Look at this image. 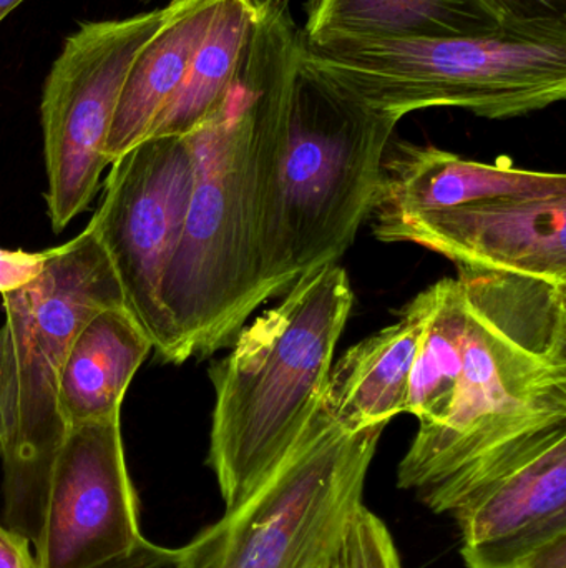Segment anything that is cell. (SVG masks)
<instances>
[{
    "instance_id": "obj_1",
    "label": "cell",
    "mask_w": 566,
    "mask_h": 568,
    "mask_svg": "<svg viewBox=\"0 0 566 568\" xmlns=\"http://www.w3.org/2000/svg\"><path fill=\"white\" fill-rule=\"evenodd\" d=\"M301 29L286 0H259L251 36L222 106L185 135L195 175L182 239L163 276L169 364L229 347L266 303L259 202L288 135Z\"/></svg>"
},
{
    "instance_id": "obj_2",
    "label": "cell",
    "mask_w": 566,
    "mask_h": 568,
    "mask_svg": "<svg viewBox=\"0 0 566 568\" xmlns=\"http://www.w3.org/2000/svg\"><path fill=\"white\" fill-rule=\"evenodd\" d=\"M467 337L454 400L438 426L419 427L398 486H435L478 457L566 423V284L457 266Z\"/></svg>"
},
{
    "instance_id": "obj_3",
    "label": "cell",
    "mask_w": 566,
    "mask_h": 568,
    "mask_svg": "<svg viewBox=\"0 0 566 568\" xmlns=\"http://www.w3.org/2000/svg\"><path fill=\"white\" fill-rule=\"evenodd\" d=\"M282 296L209 367L215 409L208 464L226 510L241 506L276 473L321 409L354 306L339 262L306 273Z\"/></svg>"
},
{
    "instance_id": "obj_4",
    "label": "cell",
    "mask_w": 566,
    "mask_h": 568,
    "mask_svg": "<svg viewBox=\"0 0 566 568\" xmlns=\"http://www.w3.org/2000/svg\"><path fill=\"white\" fill-rule=\"evenodd\" d=\"M399 122L342 95L299 60L285 149L259 216L266 301L351 248L378 205Z\"/></svg>"
},
{
    "instance_id": "obj_5",
    "label": "cell",
    "mask_w": 566,
    "mask_h": 568,
    "mask_svg": "<svg viewBox=\"0 0 566 568\" xmlns=\"http://www.w3.org/2000/svg\"><path fill=\"white\" fill-rule=\"evenodd\" d=\"M2 526L30 540L42 530L50 474L66 436L59 384L76 334L100 311L125 306L112 265L86 225L43 252L35 278L2 294Z\"/></svg>"
},
{
    "instance_id": "obj_6",
    "label": "cell",
    "mask_w": 566,
    "mask_h": 568,
    "mask_svg": "<svg viewBox=\"0 0 566 568\" xmlns=\"http://www.w3.org/2000/svg\"><path fill=\"white\" fill-rule=\"evenodd\" d=\"M299 60L342 95L399 120L442 106L515 119L565 99L566 23L505 22L491 36L459 39L301 37Z\"/></svg>"
},
{
    "instance_id": "obj_7",
    "label": "cell",
    "mask_w": 566,
    "mask_h": 568,
    "mask_svg": "<svg viewBox=\"0 0 566 568\" xmlns=\"http://www.w3.org/2000/svg\"><path fill=\"white\" fill-rule=\"evenodd\" d=\"M384 429H344L322 404L276 473L179 549L183 568H331Z\"/></svg>"
},
{
    "instance_id": "obj_8",
    "label": "cell",
    "mask_w": 566,
    "mask_h": 568,
    "mask_svg": "<svg viewBox=\"0 0 566 568\" xmlns=\"http://www.w3.org/2000/svg\"><path fill=\"white\" fill-rule=\"evenodd\" d=\"M421 497L455 517L469 568H566V423L478 457Z\"/></svg>"
},
{
    "instance_id": "obj_9",
    "label": "cell",
    "mask_w": 566,
    "mask_h": 568,
    "mask_svg": "<svg viewBox=\"0 0 566 568\" xmlns=\"http://www.w3.org/2000/svg\"><path fill=\"white\" fill-rule=\"evenodd\" d=\"M169 7L83 23L63 43L43 87L47 206L56 233L85 212L99 190L110 126L133 60L158 32Z\"/></svg>"
},
{
    "instance_id": "obj_10",
    "label": "cell",
    "mask_w": 566,
    "mask_h": 568,
    "mask_svg": "<svg viewBox=\"0 0 566 568\" xmlns=\"http://www.w3.org/2000/svg\"><path fill=\"white\" fill-rule=\"evenodd\" d=\"M193 175L186 136H150L110 163L102 200L89 223L122 287L126 310L165 363L172 337L159 291L182 239Z\"/></svg>"
},
{
    "instance_id": "obj_11",
    "label": "cell",
    "mask_w": 566,
    "mask_h": 568,
    "mask_svg": "<svg viewBox=\"0 0 566 568\" xmlns=\"http://www.w3.org/2000/svg\"><path fill=\"white\" fill-rule=\"evenodd\" d=\"M138 497L126 469L122 416L69 427L50 474L40 568H95L140 540Z\"/></svg>"
},
{
    "instance_id": "obj_12",
    "label": "cell",
    "mask_w": 566,
    "mask_h": 568,
    "mask_svg": "<svg viewBox=\"0 0 566 568\" xmlns=\"http://www.w3.org/2000/svg\"><path fill=\"white\" fill-rule=\"evenodd\" d=\"M375 239L414 243L455 266L566 284V193L502 196L455 209L372 220Z\"/></svg>"
},
{
    "instance_id": "obj_13",
    "label": "cell",
    "mask_w": 566,
    "mask_h": 568,
    "mask_svg": "<svg viewBox=\"0 0 566 568\" xmlns=\"http://www.w3.org/2000/svg\"><path fill=\"white\" fill-rule=\"evenodd\" d=\"M564 193V173L532 172L508 162H477L438 146L392 139L382 163L381 195L371 219H399L502 196Z\"/></svg>"
},
{
    "instance_id": "obj_14",
    "label": "cell",
    "mask_w": 566,
    "mask_h": 568,
    "mask_svg": "<svg viewBox=\"0 0 566 568\" xmlns=\"http://www.w3.org/2000/svg\"><path fill=\"white\" fill-rule=\"evenodd\" d=\"M429 314L428 290L399 313L398 323L349 347L332 364L325 407L348 430L388 426L405 413L412 367Z\"/></svg>"
},
{
    "instance_id": "obj_15",
    "label": "cell",
    "mask_w": 566,
    "mask_h": 568,
    "mask_svg": "<svg viewBox=\"0 0 566 568\" xmlns=\"http://www.w3.org/2000/svg\"><path fill=\"white\" fill-rule=\"evenodd\" d=\"M222 0H169L158 32L130 67L110 126V163L148 136L153 123L178 92Z\"/></svg>"
},
{
    "instance_id": "obj_16",
    "label": "cell",
    "mask_w": 566,
    "mask_h": 568,
    "mask_svg": "<svg viewBox=\"0 0 566 568\" xmlns=\"http://www.w3.org/2000/svg\"><path fill=\"white\" fill-rule=\"evenodd\" d=\"M491 0H308L301 37L325 40H434L498 32Z\"/></svg>"
},
{
    "instance_id": "obj_17",
    "label": "cell",
    "mask_w": 566,
    "mask_h": 568,
    "mask_svg": "<svg viewBox=\"0 0 566 568\" xmlns=\"http://www.w3.org/2000/svg\"><path fill=\"white\" fill-rule=\"evenodd\" d=\"M153 343L125 306L100 311L70 347L59 384L66 430L122 416L130 383Z\"/></svg>"
},
{
    "instance_id": "obj_18",
    "label": "cell",
    "mask_w": 566,
    "mask_h": 568,
    "mask_svg": "<svg viewBox=\"0 0 566 568\" xmlns=\"http://www.w3.org/2000/svg\"><path fill=\"white\" fill-rule=\"evenodd\" d=\"M429 314L412 367L405 413L419 427L441 424L451 410L467 337V300L459 278H444L425 287Z\"/></svg>"
},
{
    "instance_id": "obj_19",
    "label": "cell",
    "mask_w": 566,
    "mask_h": 568,
    "mask_svg": "<svg viewBox=\"0 0 566 568\" xmlns=\"http://www.w3.org/2000/svg\"><path fill=\"white\" fill-rule=\"evenodd\" d=\"M331 568H402L391 532L364 504L346 524Z\"/></svg>"
},
{
    "instance_id": "obj_20",
    "label": "cell",
    "mask_w": 566,
    "mask_h": 568,
    "mask_svg": "<svg viewBox=\"0 0 566 568\" xmlns=\"http://www.w3.org/2000/svg\"><path fill=\"white\" fill-rule=\"evenodd\" d=\"M505 22L566 23V0H491Z\"/></svg>"
},
{
    "instance_id": "obj_21",
    "label": "cell",
    "mask_w": 566,
    "mask_h": 568,
    "mask_svg": "<svg viewBox=\"0 0 566 568\" xmlns=\"http://www.w3.org/2000/svg\"><path fill=\"white\" fill-rule=\"evenodd\" d=\"M95 568H183L182 550L156 546L143 537L130 552Z\"/></svg>"
},
{
    "instance_id": "obj_22",
    "label": "cell",
    "mask_w": 566,
    "mask_h": 568,
    "mask_svg": "<svg viewBox=\"0 0 566 568\" xmlns=\"http://www.w3.org/2000/svg\"><path fill=\"white\" fill-rule=\"evenodd\" d=\"M42 253L0 250V294L17 290L35 278L42 268Z\"/></svg>"
},
{
    "instance_id": "obj_23",
    "label": "cell",
    "mask_w": 566,
    "mask_h": 568,
    "mask_svg": "<svg viewBox=\"0 0 566 568\" xmlns=\"http://www.w3.org/2000/svg\"><path fill=\"white\" fill-rule=\"evenodd\" d=\"M0 568H40L32 544L0 524Z\"/></svg>"
},
{
    "instance_id": "obj_24",
    "label": "cell",
    "mask_w": 566,
    "mask_h": 568,
    "mask_svg": "<svg viewBox=\"0 0 566 568\" xmlns=\"http://www.w3.org/2000/svg\"><path fill=\"white\" fill-rule=\"evenodd\" d=\"M3 357H6V329L0 327V453L6 440V427H3Z\"/></svg>"
},
{
    "instance_id": "obj_25",
    "label": "cell",
    "mask_w": 566,
    "mask_h": 568,
    "mask_svg": "<svg viewBox=\"0 0 566 568\" xmlns=\"http://www.w3.org/2000/svg\"><path fill=\"white\" fill-rule=\"evenodd\" d=\"M23 0H0V22Z\"/></svg>"
}]
</instances>
